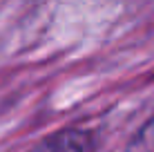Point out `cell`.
Masks as SVG:
<instances>
[{
  "label": "cell",
  "instance_id": "6da1fadb",
  "mask_svg": "<svg viewBox=\"0 0 154 152\" xmlns=\"http://www.w3.org/2000/svg\"><path fill=\"white\" fill-rule=\"evenodd\" d=\"M96 134L87 128H69L56 130V132L47 134L38 143H34L27 152H96Z\"/></svg>",
  "mask_w": 154,
  "mask_h": 152
},
{
  "label": "cell",
  "instance_id": "7a4b0ae2",
  "mask_svg": "<svg viewBox=\"0 0 154 152\" xmlns=\"http://www.w3.org/2000/svg\"><path fill=\"white\" fill-rule=\"evenodd\" d=\"M125 152H154V114L134 132Z\"/></svg>",
  "mask_w": 154,
  "mask_h": 152
}]
</instances>
